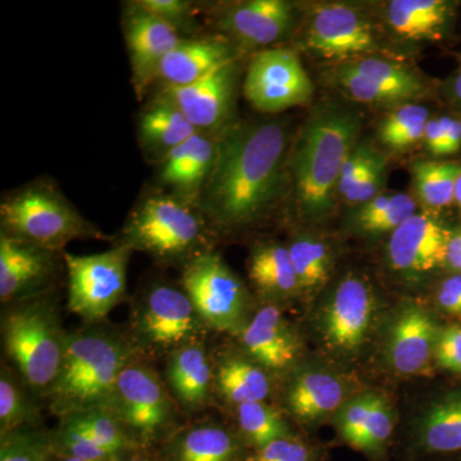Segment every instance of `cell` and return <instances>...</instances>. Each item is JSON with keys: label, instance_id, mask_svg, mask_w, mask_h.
I'll list each match as a JSON object with an SVG mask.
<instances>
[{"label": "cell", "instance_id": "1", "mask_svg": "<svg viewBox=\"0 0 461 461\" xmlns=\"http://www.w3.org/2000/svg\"><path fill=\"white\" fill-rule=\"evenodd\" d=\"M287 130L276 121L230 123L217 136V156L198 208L212 230L250 226L286 190Z\"/></svg>", "mask_w": 461, "mask_h": 461}, {"label": "cell", "instance_id": "2", "mask_svg": "<svg viewBox=\"0 0 461 461\" xmlns=\"http://www.w3.org/2000/svg\"><path fill=\"white\" fill-rule=\"evenodd\" d=\"M138 357L126 329L103 321L71 330L56 381L44 396L48 411L60 418L108 408L121 372Z\"/></svg>", "mask_w": 461, "mask_h": 461}, {"label": "cell", "instance_id": "3", "mask_svg": "<svg viewBox=\"0 0 461 461\" xmlns=\"http://www.w3.org/2000/svg\"><path fill=\"white\" fill-rule=\"evenodd\" d=\"M362 118L339 103L314 109L297 136L287 160L300 214L321 220L332 211L339 175L357 145Z\"/></svg>", "mask_w": 461, "mask_h": 461}, {"label": "cell", "instance_id": "4", "mask_svg": "<svg viewBox=\"0 0 461 461\" xmlns=\"http://www.w3.org/2000/svg\"><path fill=\"white\" fill-rule=\"evenodd\" d=\"M0 330L8 366L36 399L44 400L59 372L68 339L57 290L3 305Z\"/></svg>", "mask_w": 461, "mask_h": 461}, {"label": "cell", "instance_id": "5", "mask_svg": "<svg viewBox=\"0 0 461 461\" xmlns=\"http://www.w3.org/2000/svg\"><path fill=\"white\" fill-rule=\"evenodd\" d=\"M212 233L198 205L168 191H158L132 209L117 242L147 254L159 266L182 269L212 250Z\"/></svg>", "mask_w": 461, "mask_h": 461}, {"label": "cell", "instance_id": "6", "mask_svg": "<svg viewBox=\"0 0 461 461\" xmlns=\"http://www.w3.org/2000/svg\"><path fill=\"white\" fill-rule=\"evenodd\" d=\"M0 232L59 253L74 240H109L54 185L41 180L3 198Z\"/></svg>", "mask_w": 461, "mask_h": 461}, {"label": "cell", "instance_id": "7", "mask_svg": "<svg viewBox=\"0 0 461 461\" xmlns=\"http://www.w3.org/2000/svg\"><path fill=\"white\" fill-rule=\"evenodd\" d=\"M129 332L136 351L154 363L211 332L184 288L163 280L145 282L131 299Z\"/></svg>", "mask_w": 461, "mask_h": 461}, {"label": "cell", "instance_id": "8", "mask_svg": "<svg viewBox=\"0 0 461 461\" xmlns=\"http://www.w3.org/2000/svg\"><path fill=\"white\" fill-rule=\"evenodd\" d=\"M108 408L136 445L156 450L189 421L154 363L138 357L121 372Z\"/></svg>", "mask_w": 461, "mask_h": 461}, {"label": "cell", "instance_id": "9", "mask_svg": "<svg viewBox=\"0 0 461 461\" xmlns=\"http://www.w3.org/2000/svg\"><path fill=\"white\" fill-rule=\"evenodd\" d=\"M180 285L209 330L236 336L250 320L247 286L213 249L181 269Z\"/></svg>", "mask_w": 461, "mask_h": 461}, {"label": "cell", "instance_id": "10", "mask_svg": "<svg viewBox=\"0 0 461 461\" xmlns=\"http://www.w3.org/2000/svg\"><path fill=\"white\" fill-rule=\"evenodd\" d=\"M133 250L115 242L114 247L91 256L63 254L67 269V308L84 323L107 320L127 297V268Z\"/></svg>", "mask_w": 461, "mask_h": 461}, {"label": "cell", "instance_id": "11", "mask_svg": "<svg viewBox=\"0 0 461 461\" xmlns=\"http://www.w3.org/2000/svg\"><path fill=\"white\" fill-rule=\"evenodd\" d=\"M330 77L346 96L363 104L397 108L427 93L423 77L414 69L384 58L346 60L330 71Z\"/></svg>", "mask_w": 461, "mask_h": 461}, {"label": "cell", "instance_id": "12", "mask_svg": "<svg viewBox=\"0 0 461 461\" xmlns=\"http://www.w3.org/2000/svg\"><path fill=\"white\" fill-rule=\"evenodd\" d=\"M313 93V83L296 50H260L249 63L244 94L257 111L280 113L311 102Z\"/></svg>", "mask_w": 461, "mask_h": 461}, {"label": "cell", "instance_id": "13", "mask_svg": "<svg viewBox=\"0 0 461 461\" xmlns=\"http://www.w3.org/2000/svg\"><path fill=\"white\" fill-rule=\"evenodd\" d=\"M305 47L324 59H355L375 53L378 39L371 18L348 3H321L305 23Z\"/></svg>", "mask_w": 461, "mask_h": 461}, {"label": "cell", "instance_id": "14", "mask_svg": "<svg viewBox=\"0 0 461 461\" xmlns=\"http://www.w3.org/2000/svg\"><path fill=\"white\" fill-rule=\"evenodd\" d=\"M51 447L54 456L102 461L140 448L109 408L58 418L56 429H51Z\"/></svg>", "mask_w": 461, "mask_h": 461}, {"label": "cell", "instance_id": "15", "mask_svg": "<svg viewBox=\"0 0 461 461\" xmlns=\"http://www.w3.org/2000/svg\"><path fill=\"white\" fill-rule=\"evenodd\" d=\"M240 74L239 58L185 86L162 87L199 132L218 136L232 120Z\"/></svg>", "mask_w": 461, "mask_h": 461}, {"label": "cell", "instance_id": "16", "mask_svg": "<svg viewBox=\"0 0 461 461\" xmlns=\"http://www.w3.org/2000/svg\"><path fill=\"white\" fill-rule=\"evenodd\" d=\"M63 254L0 232L2 305L57 290Z\"/></svg>", "mask_w": 461, "mask_h": 461}, {"label": "cell", "instance_id": "17", "mask_svg": "<svg viewBox=\"0 0 461 461\" xmlns=\"http://www.w3.org/2000/svg\"><path fill=\"white\" fill-rule=\"evenodd\" d=\"M295 23V5L286 0L230 3L213 14L214 29L244 50H257L281 41Z\"/></svg>", "mask_w": 461, "mask_h": 461}, {"label": "cell", "instance_id": "18", "mask_svg": "<svg viewBox=\"0 0 461 461\" xmlns=\"http://www.w3.org/2000/svg\"><path fill=\"white\" fill-rule=\"evenodd\" d=\"M122 25L133 87L138 96H142L154 84L160 63L185 38L136 2L129 3L124 8Z\"/></svg>", "mask_w": 461, "mask_h": 461}, {"label": "cell", "instance_id": "19", "mask_svg": "<svg viewBox=\"0 0 461 461\" xmlns=\"http://www.w3.org/2000/svg\"><path fill=\"white\" fill-rule=\"evenodd\" d=\"M451 230L429 214L417 213L391 233L388 260L393 271L418 277L446 266Z\"/></svg>", "mask_w": 461, "mask_h": 461}, {"label": "cell", "instance_id": "20", "mask_svg": "<svg viewBox=\"0 0 461 461\" xmlns=\"http://www.w3.org/2000/svg\"><path fill=\"white\" fill-rule=\"evenodd\" d=\"M375 297L369 285L357 276L344 278L324 311L323 332L330 348L353 353L362 348L371 330Z\"/></svg>", "mask_w": 461, "mask_h": 461}, {"label": "cell", "instance_id": "21", "mask_svg": "<svg viewBox=\"0 0 461 461\" xmlns=\"http://www.w3.org/2000/svg\"><path fill=\"white\" fill-rule=\"evenodd\" d=\"M236 338L242 353L271 375L287 371L299 357V339L275 304L260 306Z\"/></svg>", "mask_w": 461, "mask_h": 461}, {"label": "cell", "instance_id": "22", "mask_svg": "<svg viewBox=\"0 0 461 461\" xmlns=\"http://www.w3.org/2000/svg\"><path fill=\"white\" fill-rule=\"evenodd\" d=\"M166 384L187 418L200 414L213 400V364L205 339L190 342L165 360Z\"/></svg>", "mask_w": 461, "mask_h": 461}, {"label": "cell", "instance_id": "23", "mask_svg": "<svg viewBox=\"0 0 461 461\" xmlns=\"http://www.w3.org/2000/svg\"><path fill=\"white\" fill-rule=\"evenodd\" d=\"M247 446L217 421L194 420L173 433L156 454L159 461H248Z\"/></svg>", "mask_w": 461, "mask_h": 461}, {"label": "cell", "instance_id": "24", "mask_svg": "<svg viewBox=\"0 0 461 461\" xmlns=\"http://www.w3.org/2000/svg\"><path fill=\"white\" fill-rule=\"evenodd\" d=\"M438 330L432 315L418 305L400 312L390 330L387 357L400 375H420L429 368L435 357Z\"/></svg>", "mask_w": 461, "mask_h": 461}, {"label": "cell", "instance_id": "25", "mask_svg": "<svg viewBox=\"0 0 461 461\" xmlns=\"http://www.w3.org/2000/svg\"><path fill=\"white\" fill-rule=\"evenodd\" d=\"M217 156V136L198 132L159 165L158 181L168 193L196 204Z\"/></svg>", "mask_w": 461, "mask_h": 461}, {"label": "cell", "instance_id": "26", "mask_svg": "<svg viewBox=\"0 0 461 461\" xmlns=\"http://www.w3.org/2000/svg\"><path fill=\"white\" fill-rule=\"evenodd\" d=\"M236 58L238 47L226 38H185L160 63L154 84L185 86Z\"/></svg>", "mask_w": 461, "mask_h": 461}, {"label": "cell", "instance_id": "27", "mask_svg": "<svg viewBox=\"0 0 461 461\" xmlns=\"http://www.w3.org/2000/svg\"><path fill=\"white\" fill-rule=\"evenodd\" d=\"M198 130L177 105L159 93L139 115V144L149 163L159 166L172 150L193 138Z\"/></svg>", "mask_w": 461, "mask_h": 461}, {"label": "cell", "instance_id": "28", "mask_svg": "<svg viewBox=\"0 0 461 461\" xmlns=\"http://www.w3.org/2000/svg\"><path fill=\"white\" fill-rule=\"evenodd\" d=\"M213 399L236 409L242 403L267 402L271 395V373L242 353L224 351L212 357Z\"/></svg>", "mask_w": 461, "mask_h": 461}, {"label": "cell", "instance_id": "29", "mask_svg": "<svg viewBox=\"0 0 461 461\" xmlns=\"http://www.w3.org/2000/svg\"><path fill=\"white\" fill-rule=\"evenodd\" d=\"M345 400L344 384L329 372L299 373L288 384L286 406L303 423H313L339 411Z\"/></svg>", "mask_w": 461, "mask_h": 461}, {"label": "cell", "instance_id": "30", "mask_svg": "<svg viewBox=\"0 0 461 461\" xmlns=\"http://www.w3.org/2000/svg\"><path fill=\"white\" fill-rule=\"evenodd\" d=\"M451 17V5L445 0H393L384 7L387 25L408 41L441 38Z\"/></svg>", "mask_w": 461, "mask_h": 461}, {"label": "cell", "instance_id": "31", "mask_svg": "<svg viewBox=\"0 0 461 461\" xmlns=\"http://www.w3.org/2000/svg\"><path fill=\"white\" fill-rule=\"evenodd\" d=\"M248 273L258 293L268 300L287 299L300 290L290 251L277 242L259 245L251 251Z\"/></svg>", "mask_w": 461, "mask_h": 461}, {"label": "cell", "instance_id": "32", "mask_svg": "<svg viewBox=\"0 0 461 461\" xmlns=\"http://www.w3.org/2000/svg\"><path fill=\"white\" fill-rule=\"evenodd\" d=\"M420 442L429 453L461 451V393L438 400L420 424Z\"/></svg>", "mask_w": 461, "mask_h": 461}, {"label": "cell", "instance_id": "33", "mask_svg": "<svg viewBox=\"0 0 461 461\" xmlns=\"http://www.w3.org/2000/svg\"><path fill=\"white\" fill-rule=\"evenodd\" d=\"M8 364L0 369V435L23 427L41 426V405Z\"/></svg>", "mask_w": 461, "mask_h": 461}, {"label": "cell", "instance_id": "34", "mask_svg": "<svg viewBox=\"0 0 461 461\" xmlns=\"http://www.w3.org/2000/svg\"><path fill=\"white\" fill-rule=\"evenodd\" d=\"M235 412L236 435L250 450H258L275 439L291 435L280 409L267 402L242 403Z\"/></svg>", "mask_w": 461, "mask_h": 461}, {"label": "cell", "instance_id": "35", "mask_svg": "<svg viewBox=\"0 0 461 461\" xmlns=\"http://www.w3.org/2000/svg\"><path fill=\"white\" fill-rule=\"evenodd\" d=\"M415 214L417 203L408 194H381L371 202L357 206L354 221L366 233L384 235L393 233Z\"/></svg>", "mask_w": 461, "mask_h": 461}, {"label": "cell", "instance_id": "36", "mask_svg": "<svg viewBox=\"0 0 461 461\" xmlns=\"http://www.w3.org/2000/svg\"><path fill=\"white\" fill-rule=\"evenodd\" d=\"M415 194L430 209L455 203V187L461 175V163L417 162L411 167Z\"/></svg>", "mask_w": 461, "mask_h": 461}, {"label": "cell", "instance_id": "37", "mask_svg": "<svg viewBox=\"0 0 461 461\" xmlns=\"http://www.w3.org/2000/svg\"><path fill=\"white\" fill-rule=\"evenodd\" d=\"M429 121V109L411 103L393 109L379 129V139L391 150L402 151L423 141L424 130Z\"/></svg>", "mask_w": 461, "mask_h": 461}, {"label": "cell", "instance_id": "38", "mask_svg": "<svg viewBox=\"0 0 461 461\" xmlns=\"http://www.w3.org/2000/svg\"><path fill=\"white\" fill-rule=\"evenodd\" d=\"M300 290H314L326 284L330 273V249L320 240L300 236L287 245Z\"/></svg>", "mask_w": 461, "mask_h": 461}, {"label": "cell", "instance_id": "39", "mask_svg": "<svg viewBox=\"0 0 461 461\" xmlns=\"http://www.w3.org/2000/svg\"><path fill=\"white\" fill-rule=\"evenodd\" d=\"M51 456V429L44 424L0 435V461H50Z\"/></svg>", "mask_w": 461, "mask_h": 461}, {"label": "cell", "instance_id": "40", "mask_svg": "<svg viewBox=\"0 0 461 461\" xmlns=\"http://www.w3.org/2000/svg\"><path fill=\"white\" fill-rule=\"evenodd\" d=\"M393 429V414L384 397L377 395L371 414L366 421L362 436L355 445V450L364 453H378L390 438Z\"/></svg>", "mask_w": 461, "mask_h": 461}, {"label": "cell", "instance_id": "41", "mask_svg": "<svg viewBox=\"0 0 461 461\" xmlns=\"http://www.w3.org/2000/svg\"><path fill=\"white\" fill-rule=\"evenodd\" d=\"M136 3L177 30L181 35H191L199 30L193 3L186 0H136Z\"/></svg>", "mask_w": 461, "mask_h": 461}, {"label": "cell", "instance_id": "42", "mask_svg": "<svg viewBox=\"0 0 461 461\" xmlns=\"http://www.w3.org/2000/svg\"><path fill=\"white\" fill-rule=\"evenodd\" d=\"M378 156V151L366 142H362V144L357 142V147L346 159L341 175H339L338 194L342 199H345L354 190L357 182L362 180L363 176L366 175Z\"/></svg>", "mask_w": 461, "mask_h": 461}, {"label": "cell", "instance_id": "43", "mask_svg": "<svg viewBox=\"0 0 461 461\" xmlns=\"http://www.w3.org/2000/svg\"><path fill=\"white\" fill-rule=\"evenodd\" d=\"M248 461H312V454L304 442L290 435L254 450Z\"/></svg>", "mask_w": 461, "mask_h": 461}, {"label": "cell", "instance_id": "44", "mask_svg": "<svg viewBox=\"0 0 461 461\" xmlns=\"http://www.w3.org/2000/svg\"><path fill=\"white\" fill-rule=\"evenodd\" d=\"M386 158L379 153L377 159L369 167L362 180L357 182L354 190L346 196L345 202L348 204L360 206L371 202L375 196L381 195L382 187L386 182Z\"/></svg>", "mask_w": 461, "mask_h": 461}, {"label": "cell", "instance_id": "45", "mask_svg": "<svg viewBox=\"0 0 461 461\" xmlns=\"http://www.w3.org/2000/svg\"><path fill=\"white\" fill-rule=\"evenodd\" d=\"M435 357L442 368L461 373V327H448L439 332Z\"/></svg>", "mask_w": 461, "mask_h": 461}, {"label": "cell", "instance_id": "46", "mask_svg": "<svg viewBox=\"0 0 461 461\" xmlns=\"http://www.w3.org/2000/svg\"><path fill=\"white\" fill-rule=\"evenodd\" d=\"M437 303L446 313L461 317V275L451 276L442 282Z\"/></svg>", "mask_w": 461, "mask_h": 461}, {"label": "cell", "instance_id": "47", "mask_svg": "<svg viewBox=\"0 0 461 461\" xmlns=\"http://www.w3.org/2000/svg\"><path fill=\"white\" fill-rule=\"evenodd\" d=\"M442 132H444V156L457 153L461 149V120L442 115L439 117Z\"/></svg>", "mask_w": 461, "mask_h": 461}, {"label": "cell", "instance_id": "48", "mask_svg": "<svg viewBox=\"0 0 461 461\" xmlns=\"http://www.w3.org/2000/svg\"><path fill=\"white\" fill-rule=\"evenodd\" d=\"M423 142L427 150L433 156H444V132H442L439 118H429L424 130Z\"/></svg>", "mask_w": 461, "mask_h": 461}, {"label": "cell", "instance_id": "49", "mask_svg": "<svg viewBox=\"0 0 461 461\" xmlns=\"http://www.w3.org/2000/svg\"><path fill=\"white\" fill-rule=\"evenodd\" d=\"M446 267L456 275H461V227L451 230L447 251H446Z\"/></svg>", "mask_w": 461, "mask_h": 461}, {"label": "cell", "instance_id": "50", "mask_svg": "<svg viewBox=\"0 0 461 461\" xmlns=\"http://www.w3.org/2000/svg\"><path fill=\"white\" fill-rule=\"evenodd\" d=\"M109 461H159V459H158L156 451L139 448V450L121 455V456L114 457V459Z\"/></svg>", "mask_w": 461, "mask_h": 461}, {"label": "cell", "instance_id": "51", "mask_svg": "<svg viewBox=\"0 0 461 461\" xmlns=\"http://www.w3.org/2000/svg\"><path fill=\"white\" fill-rule=\"evenodd\" d=\"M446 87H447V95L451 103L461 112V69L451 78Z\"/></svg>", "mask_w": 461, "mask_h": 461}, {"label": "cell", "instance_id": "52", "mask_svg": "<svg viewBox=\"0 0 461 461\" xmlns=\"http://www.w3.org/2000/svg\"><path fill=\"white\" fill-rule=\"evenodd\" d=\"M455 203L461 208V175L457 178L456 187H455Z\"/></svg>", "mask_w": 461, "mask_h": 461}, {"label": "cell", "instance_id": "53", "mask_svg": "<svg viewBox=\"0 0 461 461\" xmlns=\"http://www.w3.org/2000/svg\"><path fill=\"white\" fill-rule=\"evenodd\" d=\"M58 461H102V460H84V459H75V457H58L56 456Z\"/></svg>", "mask_w": 461, "mask_h": 461}, {"label": "cell", "instance_id": "54", "mask_svg": "<svg viewBox=\"0 0 461 461\" xmlns=\"http://www.w3.org/2000/svg\"><path fill=\"white\" fill-rule=\"evenodd\" d=\"M50 461H58V460L56 459V456H54V455H53V456H51V459Z\"/></svg>", "mask_w": 461, "mask_h": 461}]
</instances>
